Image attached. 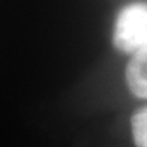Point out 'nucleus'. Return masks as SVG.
<instances>
[{"label":"nucleus","mask_w":147,"mask_h":147,"mask_svg":"<svg viewBox=\"0 0 147 147\" xmlns=\"http://www.w3.org/2000/svg\"><path fill=\"white\" fill-rule=\"evenodd\" d=\"M125 77L132 95L147 99V48L131 57Z\"/></svg>","instance_id":"2"},{"label":"nucleus","mask_w":147,"mask_h":147,"mask_svg":"<svg viewBox=\"0 0 147 147\" xmlns=\"http://www.w3.org/2000/svg\"><path fill=\"white\" fill-rule=\"evenodd\" d=\"M113 45L132 56L147 48V3H129L119 11L113 27Z\"/></svg>","instance_id":"1"},{"label":"nucleus","mask_w":147,"mask_h":147,"mask_svg":"<svg viewBox=\"0 0 147 147\" xmlns=\"http://www.w3.org/2000/svg\"><path fill=\"white\" fill-rule=\"evenodd\" d=\"M132 137L137 147H147V107L132 116Z\"/></svg>","instance_id":"3"}]
</instances>
